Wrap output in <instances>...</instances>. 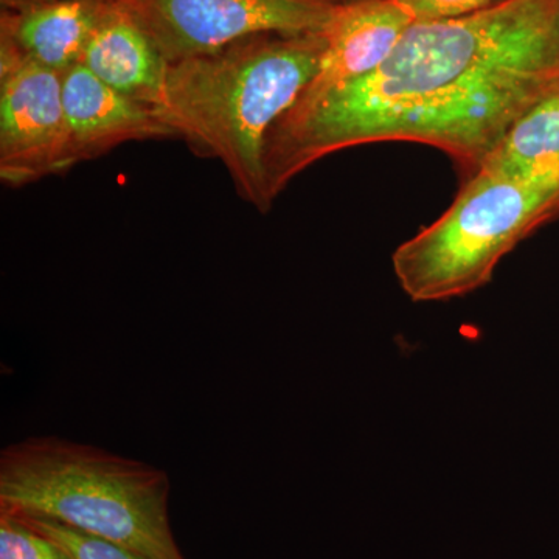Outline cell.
I'll use <instances>...</instances> for the list:
<instances>
[{"instance_id": "obj_7", "label": "cell", "mask_w": 559, "mask_h": 559, "mask_svg": "<svg viewBox=\"0 0 559 559\" xmlns=\"http://www.w3.org/2000/svg\"><path fill=\"white\" fill-rule=\"evenodd\" d=\"M69 168L128 142L178 138L160 109L98 80L83 64L62 73Z\"/></svg>"}, {"instance_id": "obj_5", "label": "cell", "mask_w": 559, "mask_h": 559, "mask_svg": "<svg viewBox=\"0 0 559 559\" xmlns=\"http://www.w3.org/2000/svg\"><path fill=\"white\" fill-rule=\"evenodd\" d=\"M165 61L215 53L252 36L323 33L342 0H114Z\"/></svg>"}, {"instance_id": "obj_10", "label": "cell", "mask_w": 559, "mask_h": 559, "mask_svg": "<svg viewBox=\"0 0 559 559\" xmlns=\"http://www.w3.org/2000/svg\"><path fill=\"white\" fill-rule=\"evenodd\" d=\"M105 0H53L2 10L0 47L24 60L64 73L81 64Z\"/></svg>"}, {"instance_id": "obj_4", "label": "cell", "mask_w": 559, "mask_h": 559, "mask_svg": "<svg viewBox=\"0 0 559 559\" xmlns=\"http://www.w3.org/2000/svg\"><path fill=\"white\" fill-rule=\"evenodd\" d=\"M559 213V186L474 171L439 219L393 252L414 301L466 296L491 282L500 260Z\"/></svg>"}, {"instance_id": "obj_12", "label": "cell", "mask_w": 559, "mask_h": 559, "mask_svg": "<svg viewBox=\"0 0 559 559\" xmlns=\"http://www.w3.org/2000/svg\"><path fill=\"white\" fill-rule=\"evenodd\" d=\"M0 559H75L32 527L21 514L0 509Z\"/></svg>"}, {"instance_id": "obj_1", "label": "cell", "mask_w": 559, "mask_h": 559, "mask_svg": "<svg viewBox=\"0 0 559 559\" xmlns=\"http://www.w3.org/2000/svg\"><path fill=\"white\" fill-rule=\"evenodd\" d=\"M559 91V0H495L414 22L364 79L300 97L267 138L272 198L316 162L378 142H415L474 171L533 106Z\"/></svg>"}, {"instance_id": "obj_14", "label": "cell", "mask_w": 559, "mask_h": 559, "mask_svg": "<svg viewBox=\"0 0 559 559\" xmlns=\"http://www.w3.org/2000/svg\"><path fill=\"white\" fill-rule=\"evenodd\" d=\"M414 22L454 20L476 13L495 0H399Z\"/></svg>"}, {"instance_id": "obj_13", "label": "cell", "mask_w": 559, "mask_h": 559, "mask_svg": "<svg viewBox=\"0 0 559 559\" xmlns=\"http://www.w3.org/2000/svg\"><path fill=\"white\" fill-rule=\"evenodd\" d=\"M21 516L32 527L39 530L40 533L49 536L55 543L60 544L62 549L68 550L75 559H150L135 554V551L117 546V544L95 538V536L86 535V533L68 527V525L60 524V522L49 520V518L28 516V514H21Z\"/></svg>"}, {"instance_id": "obj_11", "label": "cell", "mask_w": 559, "mask_h": 559, "mask_svg": "<svg viewBox=\"0 0 559 559\" xmlns=\"http://www.w3.org/2000/svg\"><path fill=\"white\" fill-rule=\"evenodd\" d=\"M476 171L559 186V91L527 110Z\"/></svg>"}, {"instance_id": "obj_6", "label": "cell", "mask_w": 559, "mask_h": 559, "mask_svg": "<svg viewBox=\"0 0 559 559\" xmlns=\"http://www.w3.org/2000/svg\"><path fill=\"white\" fill-rule=\"evenodd\" d=\"M70 170L62 73L0 47V178L22 187Z\"/></svg>"}, {"instance_id": "obj_8", "label": "cell", "mask_w": 559, "mask_h": 559, "mask_svg": "<svg viewBox=\"0 0 559 559\" xmlns=\"http://www.w3.org/2000/svg\"><path fill=\"white\" fill-rule=\"evenodd\" d=\"M414 24L399 0H342L323 32L318 75L301 97H312L370 75Z\"/></svg>"}, {"instance_id": "obj_2", "label": "cell", "mask_w": 559, "mask_h": 559, "mask_svg": "<svg viewBox=\"0 0 559 559\" xmlns=\"http://www.w3.org/2000/svg\"><path fill=\"white\" fill-rule=\"evenodd\" d=\"M323 50V33H271L168 64L162 112L178 138L226 167L260 212L274 202L267 138L318 75Z\"/></svg>"}, {"instance_id": "obj_3", "label": "cell", "mask_w": 559, "mask_h": 559, "mask_svg": "<svg viewBox=\"0 0 559 559\" xmlns=\"http://www.w3.org/2000/svg\"><path fill=\"white\" fill-rule=\"evenodd\" d=\"M162 469L100 448L33 437L0 454V509L49 518L150 559H186Z\"/></svg>"}, {"instance_id": "obj_9", "label": "cell", "mask_w": 559, "mask_h": 559, "mask_svg": "<svg viewBox=\"0 0 559 559\" xmlns=\"http://www.w3.org/2000/svg\"><path fill=\"white\" fill-rule=\"evenodd\" d=\"M81 64L112 90L162 108L168 62L120 3L105 0Z\"/></svg>"}, {"instance_id": "obj_15", "label": "cell", "mask_w": 559, "mask_h": 559, "mask_svg": "<svg viewBox=\"0 0 559 559\" xmlns=\"http://www.w3.org/2000/svg\"><path fill=\"white\" fill-rule=\"evenodd\" d=\"M53 2V0H0L2 10H21L25 7L39 5V3Z\"/></svg>"}]
</instances>
